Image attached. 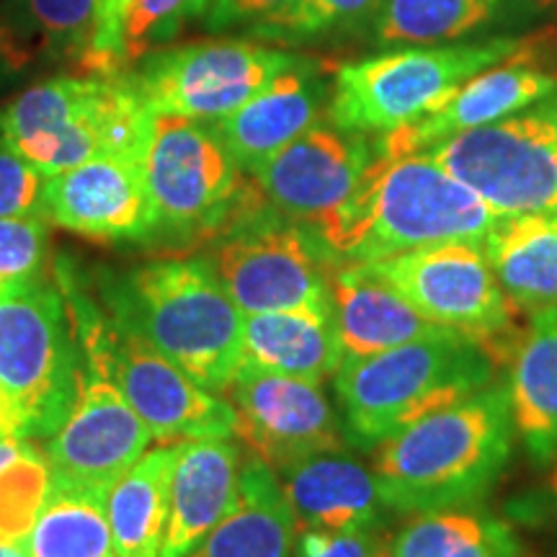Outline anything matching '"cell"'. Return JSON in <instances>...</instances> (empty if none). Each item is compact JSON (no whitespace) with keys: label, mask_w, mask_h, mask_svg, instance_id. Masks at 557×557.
I'll list each match as a JSON object with an SVG mask.
<instances>
[{"label":"cell","mask_w":557,"mask_h":557,"mask_svg":"<svg viewBox=\"0 0 557 557\" xmlns=\"http://www.w3.org/2000/svg\"><path fill=\"white\" fill-rule=\"evenodd\" d=\"M99 0H5L3 18L34 58L86 67Z\"/></svg>","instance_id":"obj_31"},{"label":"cell","mask_w":557,"mask_h":557,"mask_svg":"<svg viewBox=\"0 0 557 557\" xmlns=\"http://www.w3.org/2000/svg\"><path fill=\"white\" fill-rule=\"evenodd\" d=\"M331 295L344 357H369L416 341L457 336V331L423 318L364 263H341L333 269Z\"/></svg>","instance_id":"obj_22"},{"label":"cell","mask_w":557,"mask_h":557,"mask_svg":"<svg viewBox=\"0 0 557 557\" xmlns=\"http://www.w3.org/2000/svg\"><path fill=\"white\" fill-rule=\"evenodd\" d=\"M205 0H129L122 24L120 70H129L158 52L184 29L189 18L201 16Z\"/></svg>","instance_id":"obj_33"},{"label":"cell","mask_w":557,"mask_h":557,"mask_svg":"<svg viewBox=\"0 0 557 557\" xmlns=\"http://www.w3.org/2000/svg\"><path fill=\"white\" fill-rule=\"evenodd\" d=\"M145 176L156 218L150 243L169 248L197 250L218 243L267 205L214 129L186 116H156Z\"/></svg>","instance_id":"obj_8"},{"label":"cell","mask_w":557,"mask_h":557,"mask_svg":"<svg viewBox=\"0 0 557 557\" xmlns=\"http://www.w3.org/2000/svg\"><path fill=\"white\" fill-rule=\"evenodd\" d=\"M513 442L506 382H493L382 442L372 470L395 517L483 504L511 462Z\"/></svg>","instance_id":"obj_1"},{"label":"cell","mask_w":557,"mask_h":557,"mask_svg":"<svg viewBox=\"0 0 557 557\" xmlns=\"http://www.w3.org/2000/svg\"><path fill=\"white\" fill-rule=\"evenodd\" d=\"M181 444H160L111 487L107 513L116 557H158L165 537L171 478Z\"/></svg>","instance_id":"obj_27"},{"label":"cell","mask_w":557,"mask_h":557,"mask_svg":"<svg viewBox=\"0 0 557 557\" xmlns=\"http://www.w3.org/2000/svg\"><path fill=\"white\" fill-rule=\"evenodd\" d=\"M41 186V173L0 137V218L37 214Z\"/></svg>","instance_id":"obj_36"},{"label":"cell","mask_w":557,"mask_h":557,"mask_svg":"<svg viewBox=\"0 0 557 557\" xmlns=\"http://www.w3.org/2000/svg\"><path fill=\"white\" fill-rule=\"evenodd\" d=\"M278 478L297 532L385 529L395 517L382 500L372 465L344 449L302 459L295 468L278 472Z\"/></svg>","instance_id":"obj_21"},{"label":"cell","mask_w":557,"mask_h":557,"mask_svg":"<svg viewBox=\"0 0 557 557\" xmlns=\"http://www.w3.org/2000/svg\"><path fill=\"white\" fill-rule=\"evenodd\" d=\"M225 395L235 410L233 436L276 475L308 457L346 449L338 410L318 382L243 364Z\"/></svg>","instance_id":"obj_14"},{"label":"cell","mask_w":557,"mask_h":557,"mask_svg":"<svg viewBox=\"0 0 557 557\" xmlns=\"http://www.w3.org/2000/svg\"><path fill=\"white\" fill-rule=\"evenodd\" d=\"M34 60L37 58H34L29 47L13 34L9 21H5L3 13H0V88H3L5 83H11L13 78H18V75L24 73Z\"/></svg>","instance_id":"obj_41"},{"label":"cell","mask_w":557,"mask_h":557,"mask_svg":"<svg viewBox=\"0 0 557 557\" xmlns=\"http://www.w3.org/2000/svg\"><path fill=\"white\" fill-rule=\"evenodd\" d=\"M389 557H527L517 527L483 504L410 513L389 532Z\"/></svg>","instance_id":"obj_26"},{"label":"cell","mask_w":557,"mask_h":557,"mask_svg":"<svg viewBox=\"0 0 557 557\" xmlns=\"http://www.w3.org/2000/svg\"><path fill=\"white\" fill-rule=\"evenodd\" d=\"M21 545L29 557H116L107 500L50 485L45 506Z\"/></svg>","instance_id":"obj_30"},{"label":"cell","mask_w":557,"mask_h":557,"mask_svg":"<svg viewBox=\"0 0 557 557\" xmlns=\"http://www.w3.org/2000/svg\"><path fill=\"white\" fill-rule=\"evenodd\" d=\"M103 308L148 338L209 393L225 395L243 367V312L209 259L145 263L101 284Z\"/></svg>","instance_id":"obj_3"},{"label":"cell","mask_w":557,"mask_h":557,"mask_svg":"<svg viewBox=\"0 0 557 557\" xmlns=\"http://www.w3.org/2000/svg\"><path fill=\"white\" fill-rule=\"evenodd\" d=\"M498 361L468 336L406 344L344 357L333 374L346 444L374 451L410 423L496 382Z\"/></svg>","instance_id":"obj_5"},{"label":"cell","mask_w":557,"mask_h":557,"mask_svg":"<svg viewBox=\"0 0 557 557\" xmlns=\"http://www.w3.org/2000/svg\"><path fill=\"white\" fill-rule=\"evenodd\" d=\"M129 0H99L96 5V39L83 73H114L120 70L122 24Z\"/></svg>","instance_id":"obj_40"},{"label":"cell","mask_w":557,"mask_h":557,"mask_svg":"<svg viewBox=\"0 0 557 557\" xmlns=\"http://www.w3.org/2000/svg\"><path fill=\"white\" fill-rule=\"evenodd\" d=\"M295 60L248 41H199L152 52L132 75L156 114L214 122L253 99Z\"/></svg>","instance_id":"obj_13"},{"label":"cell","mask_w":557,"mask_h":557,"mask_svg":"<svg viewBox=\"0 0 557 557\" xmlns=\"http://www.w3.org/2000/svg\"><path fill=\"white\" fill-rule=\"evenodd\" d=\"M521 39L413 45L346 62L331 83L329 120L341 129L387 135L429 116L472 75L527 52Z\"/></svg>","instance_id":"obj_9"},{"label":"cell","mask_w":557,"mask_h":557,"mask_svg":"<svg viewBox=\"0 0 557 557\" xmlns=\"http://www.w3.org/2000/svg\"><path fill=\"white\" fill-rule=\"evenodd\" d=\"M331 83L312 60L297 58L267 88L220 120L209 122L220 143L248 176L292 139L329 116Z\"/></svg>","instance_id":"obj_19"},{"label":"cell","mask_w":557,"mask_h":557,"mask_svg":"<svg viewBox=\"0 0 557 557\" xmlns=\"http://www.w3.org/2000/svg\"><path fill=\"white\" fill-rule=\"evenodd\" d=\"M532 50L513 54L498 65L472 75L455 94H449L429 116L408 127L393 129L377 139L380 158H400L423 152L462 132L487 127L545 99L557 88V75L529 65Z\"/></svg>","instance_id":"obj_18"},{"label":"cell","mask_w":557,"mask_h":557,"mask_svg":"<svg viewBox=\"0 0 557 557\" xmlns=\"http://www.w3.org/2000/svg\"><path fill=\"white\" fill-rule=\"evenodd\" d=\"M39 214L94 243H150L156 218L145 163L94 158L47 176Z\"/></svg>","instance_id":"obj_17"},{"label":"cell","mask_w":557,"mask_h":557,"mask_svg":"<svg viewBox=\"0 0 557 557\" xmlns=\"http://www.w3.org/2000/svg\"><path fill=\"white\" fill-rule=\"evenodd\" d=\"M341 361L344 346L333 310L243 315V364L323 385Z\"/></svg>","instance_id":"obj_24"},{"label":"cell","mask_w":557,"mask_h":557,"mask_svg":"<svg viewBox=\"0 0 557 557\" xmlns=\"http://www.w3.org/2000/svg\"><path fill=\"white\" fill-rule=\"evenodd\" d=\"M508 403L529 462L547 470L557 459V302L529 310L513 344Z\"/></svg>","instance_id":"obj_23"},{"label":"cell","mask_w":557,"mask_h":557,"mask_svg":"<svg viewBox=\"0 0 557 557\" xmlns=\"http://www.w3.org/2000/svg\"><path fill=\"white\" fill-rule=\"evenodd\" d=\"M150 429L111 380L83 374L65 423L47 438L50 485L109 498L150 444Z\"/></svg>","instance_id":"obj_16"},{"label":"cell","mask_w":557,"mask_h":557,"mask_svg":"<svg viewBox=\"0 0 557 557\" xmlns=\"http://www.w3.org/2000/svg\"><path fill=\"white\" fill-rule=\"evenodd\" d=\"M246 457L233 438H194L181 444L158 557H189L199 542L233 513L240 498Z\"/></svg>","instance_id":"obj_20"},{"label":"cell","mask_w":557,"mask_h":557,"mask_svg":"<svg viewBox=\"0 0 557 557\" xmlns=\"http://www.w3.org/2000/svg\"><path fill=\"white\" fill-rule=\"evenodd\" d=\"M295 0H207L205 26L212 32L230 29V26H256L263 34L271 24H276Z\"/></svg>","instance_id":"obj_39"},{"label":"cell","mask_w":557,"mask_h":557,"mask_svg":"<svg viewBox=\"0 0 557 557\" xmlns=\"http://www.w3.org/2000/svg\"><path fill=\"white\" fill-rule=\"evenodd\" d=\"M54 282L65 297L86 374L111 380L160 444L230 438V400L186 377L148 338L116 320L83 289L67 259H54Z\"/></svg>","instance_id":"obj_4"},{"label":"cell","mask_w":557,"mask_h":557,"mask_svg":"<svg viewBox=\"0 0 557 557\" xmlns=\"http://www.w3.org/2000/svg\"><path fill=\"white\" fill-rule=\"evenodd\" d=\"M504 517L529 532H557V459L545 470V478L506 500Z\"/></svg>","instance_id":"obj_38"},{"label":"cell","mask_w":557,"mask_h":557,"mask_svg":"<svg viewBox=\"0 0 557 557\" xmlns=\"http://www.w3.org/2000/svg\"><path fill=\"white\" fill-rule=\"evenodd\" d=\"M297 524L282 480L261 459L246 457L240 498L189 557H295Z\"/></svg>","instance_id":"obj_25"},{"label":"cell","mask_w":557,"mask_h":557,"mask_svg":"<svg viewBox=\"0 0 557 557\" xmlns=\"http://www.w3.org/2000/svg\"><path fill=\"white\" fill-rule=\"evenodd\" d=\"M209 263L243 315L333 310L331 274L338 263L310 227L269 205L222 235Z\"/></svg>","instance_id":"obj_11"},{"label":"cell","mask_w":557,"mask_h":557,"mask_svg":"<svg viewBox=\"0 0 557 557\" xmlns=\"http://www.w3.org/2000/svg\"><path fill=\"white\" fill-rule=\"evenodd\" d=\"M380 5L382 0H295L289 11L263 34L278 39L318 37L374 16Z\"/></svg>","instance_id":"obj_35"},{"label":"cell","mask_w":557,"mask_h":557,"mask_svg":"<svg viewBox=\"0 0 557 557\" xmlns=\"http://www.w3.org/2000/svg\"><path fill=\"white\" fill-rule=\"evenodd\" d=\"M361 263L431 323L480 341L498 364L513 351L519 308L500 287L483 243H438Z\"/></svg>","instance_id":"obj_10"},{"label":"cell","mask_w":557,"mask_h":557,"mask_svg":"<svg viewBox=\"0 0 557 557\" xmlns=\"http://www.w3.org/2000/svg\"><path fill=\"white\" fill-rule=\"evenodd\" d=\"M500 214L429 152L380 158L318 238L333 261H377L438 243H485Z\"/></svg>","instance_id":"obj_2"},{"label":"cell","mask_w":557,"mask_h":557,"mask_svg":"<svg viewBox=\"0 0 557 557\" xmlns=\"http://www.w3.org/2000/svg\"><path fill=\"white\" fill-rule=\"evenodd\" d=\"M26 444H29V438L0 436V470H3L9 462H13V459L26 449Z\"/></svg>","instance_id":"obj_42"},{"label":"cell","mask_w":557,"mask_h":557,"mask_svg":"<svg viewBox=\"0 0 557 557\" xmlns=\"http://www.w3.org/2000/svg\"><path fill=\"white\" fill-rule=\"evenodd\" d=\"M205 5H207V0H205Z\"/></svg>","instance_id":"obj_44"},{"label":"cell","mask_w":557,"mask_h":557,"mask_svg":"<svg viewBox=\"0 0 557 557\" xmlns=\"http://www.w3.org/2000/svg\"><path fill=\"white\" fill-rule=\"evenodd\" d=\"M50 493V468L37 444L0 470V537L24 542Z\"/></svg>","instance_id":"obj_32"},{"label":"cell","mask_w":557,"mask_h":557,"mask_svg":"<svg viewBox=\"0 0 557 557\" xmlns=\"http://www.w3.org/2000/svg\"><path fill=\"white\" fill-rule=\"evenodd\" d=\"M374 160L377 139L372 135L320 120L250 178L276 214L318 233L351 199Z\"/></svg>","instance_id":"obj_15"},{"label":"cell","mask_w":557,"mask_h":557,"mask_svg":"<svg viewBox=\"0 0 557 557\" xmlns=\"http://www.w3.org/2000/svg\"><path fill=\"white\" fill-rule=\"evenodd\" d=\"M423 152L500 214L557 212V88L506 120Z\"/></svg>","instance_id":"obj_12"},{"label":"cell","mask_w":557,"mask_h":557,"mask_svg":"<svg viewBox=\"0 0 557 557\" xmlns=\"http://www.w3.org/2000/svg\"><path fill=\"white\" fill-rule=\"evenodd\" d=\"M483 246L500 287L519 310L557 302V212L506 218Z\"/></svg>","instance_id":"obj_28"},{"label":"cell","mask_w":557,"mask_h":557,"mask_svg":"<svg viewBox=\"0 0 557 557\" xmlns=\"http://www.w3.org/2000/svg\"><path fill=\"white\" fill-rule=\"evenodd\" d=\"M0 557H29V553H26V547L21 542L0 537Z\"/></svg>","instance_id":"obj_43"},{"label":"cell","mask_w":557,"mask_h":557,"mask_svg":"<svg viewBox=\"0 0 557 557\" xmlns=\"http://www.w3.org/2000/svg\"><path fill=\"white\" fill-rule=\"evenodd\" d=\"M83 374L58 282L0 284V436L50 438L73 410Z\"/></svg>","instance_id":"obj_7"},{"label":"cell","mask_w":557,"mask_h":557,"mask_svg":"<svg viewBox=\"0 0 557 557\" xmlns=\"http://www.w3.org/2000/svg\"><path fill=\"white\" fill-rule=\"evenodd\" d=\"M50 222L41 214L0 218V284L32 282L45 274L50 256Z\"/></svg>","instance_id":"obj_34"},{"label":"cell","mask_w":557,"mask_h":557,"mask_svg":"<svg viewBox=\"0 0 557 557\" xmlns=\"http://www.w3.org/2000/svg\"><path fill=\"white\" fill-rule=\"evenodd\" d=\"M532 0H382L374 13L380 45H442L511 18Z\"/></svg>","instance_id":"obj_29"},{"label":"cell","mask_w":557,"mask_h":557,"mask_svg":"<svg viewBox=\"0 0 557 557\" xmlns=\"http://www.w3.org/2000/svg\"><path fill=\"white\" fill-rule=\"evenodd\" d=\"M295 557H389L385 529H348V532H297Z\"/></svg>","instance_id":"obj_37"},{"label":"cell","mask_w":557,"mask_h":557,"mask_svg":"<svg viewBox=\"0 0 557 557\" xmlns=\"http://www.w3.org/2000/svg\"><path fill=\"white\" fill-rule=\"evenodd\" d=\"M152 111L129 70L60 75L0 111V137L41 176L94 158H127L148 143Z\"/></svg>","instance_id":"obj_6"}]
</instances>
